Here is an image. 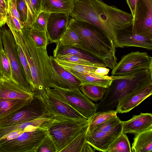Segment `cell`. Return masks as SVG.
I'll return each mask as SVG.
<instances>
[{
	"label": "cell",
	"instance_id": "obj_1",
	"mask_svg": "<svg viewBox=\"0 0 152 152\" xmlns=\"http://www.w3.org/2000/svg\"><path fill=\"white\" fill-rule=\"evenodd\" d=\"M69 16L98 26L113 41L116 31L132 23V15L102 0H75Z\"/></svg>",
	"mask_w": 152,
	"mask_h": 152
},
{
	"label": "cell",
	"instance_id": "obj_2",
	"mask_svg": "<svg viewBox=\"0 0 152 152\" xmlns=\"http://www.w3.org/2000/svg\"><path fill=\"white\" fill-rule=\"evenodd\" d=\"M68 27L80 37L81 49L102 61L112 70L117 64L116 47L113 41L102 29L87 22L70 17Z\"/></svg>",
	"mask_w": 152,
	"mask_h": 152
},
{
	"label": "cell",
	"instance_id": "obj_3",
	"mask_svg": "<svg viewBox=\"0 0 152 152\" xmlns=\"http://www.w3.org/2000/svg\"><path fill=\"white\" fill-rule=\"evenodd\" d=\"M30 29L25 26L21 32H12L29 64L35 92L51 88L52 72L47 49L37 45L30 35Z\"/></svg>",
	"mask_w": 152,
	"mask_h": 152
},
{
	"label": "cell",
	"instance_id": "obj_4",
	"mask_svg": "<svg viewBox=\"0 0 152 152\" xmlns=\"http://www.w3.org/2000/svg\"><path fill=\"white\" fill-rule=\"evenodd\" d=\"M113 79L103 99L98 104L99 111L113 110L124 96L152 84L149 68L127 75L111 76Z\"/></svg>",
	"mask_w": 152,
	"mask_h": 152
},
{
	"label": "cell",
	"instance_id": "obj_5",
	"mask_svg": "<svg viewBox=\"0 0 152 152\" xmlns=\"http://www.w3.org/2000/svg\"><path fill=\"white\" fill-rule=\"evenodd\" d=\"M88 125V119H72L54 115L40 127L47 129L57 152H61L77 136L87 132Z\"/></svg>",
	"mask_w": 152,
	"mask_h": 152
},
{
	"label": "cell",
	"instance_id": "obj_6",
	"mask_svg": "<svg viewBox=\"0 0 152 152\" xmlns=\"http://www.w3.org/2000/svg\"><path fill=\"white\" fill-rule=\"evenodd\" d=\"M0 38L5 52L10 62L12 79L25 89L33 92L22 66L15 38L9 28H1Z\"/></svg>",
	"mask_w": 152,
	"mask_h": 152
},
{
	"label": "cell",
	"instance_id": "obj_7",
	"mask_svg": "<svg viewBox=\"0 0 152 152\" xmlns=\"http://www.w3.org/2000/svg\"><path fill=\"white\" fill-rule=\"evenodd\" d=\"M48 134L47 129L40 127L25 132L10 140H0V152H37V149Z\"/></svg>",
	"mask_w": 152,
	"mask_h": 152
},
{
	"label": "cell",
	"instance_id": "obj_8",
	"mask_svg": "<svg viewBox=\"0 0 152 152\" xmlns=\"http://www.w3.org/2000/svg\"><path fill=\"white\" fill-rule=\"evenodd\" d=\"M53 115L50 112L41 95L35 92L31 103L13 115L0 119V127L21 124L40 118L51 117Z\"/></svg>",
	"mask_w": 152,
	"mask_h": 152
},
{
	"label": "cell",
	"instance_id": "obj_9",
	"mask_svg": "<svg viewBox=\"0 0 152 152\" xmlns=\"http://www.w3.org/2000/svg\"><path fill=\"white\" fill-rule=\"evenodd\" d=\"M53 88L63 100L79 113L88 119L96 112L98 104L86 97L79 89H65L52 85Z\"/></svg>",
	"mask_w": 152,
	"mask_h": 152
},
{
	"label": "cell",
	"instance_id": "obj_10",
	"mask_svg": "<svg viewBox=\"0 0 152 152\" xmlns=\"http://www.w3.org/2000/svg\"><path fill=\"white\" fill-rule=\"evenodd\" d=\"M133 32L152 40V0H138L132 22Z\"/></svg>",
	"mask_w": 152,
	"mask_h": 152
},
{
	"label": "cell",
	"instance_id": "obj_11",
	"mask_svg": "<svg viewBox=\"0 0 152 152\" xmlns=\"http://www.w3.org/2000/svg\"><path fill=\"white\" fill-rule=\"evenodd\" d=\"M42 96L50 113L74 119H87L68 104L52 88H48L36 91Z\"/></svg>",
	"mask_w": 152,
	"mask_h": 152
},
{
	"label": "cell",
	"instance_id": "obj_12",
	"mask_svg": "<svg viewBox=\"0 0 152 152\" xmlns=\"http://www.w3.org/2000/svg\"><path fill=\"white\" fill-rule=\"evenodd\" d=\"M150 58L146 52H132L124 56L112 69L111 76L124 75L149 68Z\"/></svg>",
	"mask_w": 152,
	"mask_h": 152
},
{
	"label": "cell",
	"instance_id": "obj_13",
	"mask_svg": "<svg viewBox=\"0 0 152 152\" xmlns=\"http://www.w3.org/2000/svg\"><path fill=\"white\" fill-rule=\"evenodd\" d=\"M113 42L116 48L137 47L152 50V40L134 33L132 23L117 30Z\"/></svg>",
	"mask_w": 152,
	"mask_h": 152
},
{
	"label": "cell",
	"instance_id": "obj_14",
	"mask_svg": "<svg viewBox=\"0 0 152 152\" xmlns=\"http://www.w3.org/2000/svg\"><path fill=\"white\" fill-rule=\"evenodd\" d=\"M50 58L52 72V86L65 89H79L81 86L80 80L60 65L53 57L50 56Z\"/></svg>",
	"mask_w": 152,
	"mask_h": 152
},
{
	"label": "cell",
	"instance_id": "obj_15",
	"mask_svg": "<svg viewBox=\"0 0 152 152\" xmlns=\"http://www.w3.org/2000/svg\"><path fill=\"white\" fill-rule=\"evenodd\" d=\"M122 121L115 128L108 132L94 131L87 136L86 141L95 150L107 152L110 145L122 132Z\"/></svg>",
	"mask_w": 152,
	"mask_h": 152
},
{
	"label": "cell",
	"instance_id": "obj_16",
	"mask_svg": "<svg viewBox=\"0 0 152 152\" xmlns=\"http://www.w3.org/2000/svg\"><path fill=\"white\" fill-rule=\"evenodd\" d=\"M70 16L64 14L51 13L48 20L46 34L51 43L59 42L68 27Z\"/></svg>",
	"mask_w": 152,
	"mask_h": 152
},
{
	"label": "cell",
	"instance_id": "obj_17",
	"mask_svg": "<svg viewBox=\"0 0 152 152\" xmlns=\"http://www.w3.org/2000/svg\"><path fill=\"white\" fill-rule=\"evenodd\" d=\"M34 93L25 89L12 78L0 76V98L30 99L33 98Z\"/></svg>",
	"mask_w": 152,
	"mask_h": 152
},
{
	"label": "cell",
	"instance_id": "obj_18",
	"mask_svg": "<svg viewBox=\"0 0 152 152\" xmlns=\"http://www.w3.org/2000/svg\"><path fill=\"white\" fill-rule=\"evenodd\" d=\"M152 94V84L143 87L122 98L116 110L117 113L129 112Z\"/></svg>",
	"mask_w": 152,
	"mask_h": 152
},
{
	"label": "cell",
	"instance_id": "obj_19",
	"mask_svg": "<svg viewBox=\"0 0 152 152\" xmlns=\"http://www.w3.org/2000/svg\"><path fill=\"white\" fill-rule=\"evenodd\" d=\"M122 132L136 135L152 128V114L141 113L135 115L130 119L122 121Z\"/></svg>",
	"mask_w": 152,
	"mask_h": 152
},
{
	"label": "cell",
	"instance_id": "obj_20",
	"mask_svg": "<svg viewBox=\"0 0 152 152\" xmlns=\"http://www.w3.org/2000/svg\"><path fill=\"white\" fill-rule=\"evenodd\" d=\"M71 55L81 57L99 67H107L102 61L81 49L72 45H64L59 42L56 43L53 51V57L55 59Z\"/></svg>",
	"mask_w": 152,
	"mask_h": 152
},
{
	"label": "cell",
	"instance_id": "obj_21",
	"mask_svg": "<svg viewBox=\"0 0 152 152\" xmlns=\"http://www.w3.org/2000/svg\"><path fill=\"white\" fill-rule=\"evenodd\" d=\"M33 99V98L28 99L0 98V119L14 114L24 107L31 103Z\"/></svg>",
	"mask_w": 152,
	"mask_h": 152
},
{
	"label": "cell",
	"instance_id": "obj_22",
	"mask_svg": "<svg viewBox=\"0 0 152 152\" xmlns=\"http://www.w3.org/2000/svg\"><path fill=\"white\" fill-rule=\"evenodd\" d=\"M75 1V0H42L41 12L69 15L73 10Z\"/></svg>",
	"mask_w": 152,
	"mask_h": 152
},
{
	"label": "cell",
	"instance_id": "obj_23",
	"mask_svg": "<svg viewBox=\"0 0 152 152\" xmlns=\"http://www.w3.org/2000/svg\"><path fill=\"white\" fill-rule=\"evenodd\" d=\"M51 117L40 118L21 124L0 127V139L13 131L19 130L24 132L34 130L39 127L43 123Z\"/></svg>",
	"mask_w": 152,
	"mask_h": 152
},
{
	"label": "cell",
	"instance_id": "obj_24",
	"mask_svg": "<svg viewBox=\"0 0 152 152\" xmlns=\"http://www.w3.org/2000/svg\"><path fill=\"white\" fill-rule=\"evenodd\" d=\"M78 79L81 85H88L99 86L107 88L110 85L113 79L108 75L101 76L97 75H90L73 72H69Z\"/></svg>",
	"mask_w": 152,
	"mask_h": 152
},
{
	"label": "cell",
	"instance_id": "obj_25",
	"mask_svg": "<svg viewBox=\"0 0 152 152\" xmlns=\"http://www.w3.org/2000/svg\"><path fill=\"white\" fill-rule=\"evenodd\" d=\"M131 149L133 152H152V128L135 135Z\"/></svg>",
	"mask_w": 152,
	"mask_h": 152
},
{
	"label": "cell",
	"instance_id": "obj_26",
	"mask_svg": "<svg viewBox=\"0 0 152 152\" xmlns=\"http://www.w3.org/2000/svg\"><path fill=\"white\" fill-rule=\"evenodd\" d=\"M17 8L26 26L31 28L36 19V14L31 0H16Z\"/></svg>",
	"mask_w": 152,
	"mask_h": 152
},
{
	"label": "cell",
	"instance_id": "obj_27",
	"mask_svg": "<svg viewBox=\"0 0 152 152\" xmlns=\"http://www.w3.org/2000/svg\"><path fill=\"white\" fill-rule=\"evenodd\" d=\"M87 132L77 136L61 152H91L93 148L86 141Z\"/></svg>",
	"mask_w": 152,
	"mask_h": 152
},
{
	"label": "cell",
	"instance_id": "obj_28",
	"mask_svg": "<svg viewBox=\"0 0 152 152\" xmlns=\"http://www.w3.org/2000/svg\"><path fill=\"white\" fill-rule=\"evenodd\" d=\"M116 110L96 112L88 119V127L87 132V136L91 135L95 129L107 120L117 116Z\"/></svg>",
	"mask_w": 152,
	"mask_h": 152
},
{
	"label": "cell",
	"instance_id": "obj_29",
	"mask_svg": "<svg viewBox=\"0 0 152 152\" xmlns=\"http://www.w3.org/2000/svg\"><path fill=\"white\" fill-rule=\"evenodd\" d=\"M79 89L86 97L95 102L101 100L107 91L103 87L88 85H81Z\"/></svg>",
	"mask_w": 152,
	"mask_h": 152
},
{
	"label": "cell",
	"instance_id": "obj_30",
	"mask_svg": "<svg viewBox=\"0 0 152 152\" xmlns=\"http://www.w3.org/2000/svg\"><path fill=\"white\" fill-rule=\"evenodd\" d=\"M55 59L60 65L69 72L90 75H97L96 74L95 72L98 67L74 64L59 59Z\"/></svg>",
	"mask_w": 152,
	"mask_h": 152
},
{
	"label": "cell",
	"instance_id": "obj_31",
	"mask_svg": "<svg viewBox=\"0 0 152 152\" xmlns=\"http://www.w3.org/2000/svg\"><path fill=\"white\" fill-rule=\"evenodd\" d=\"M132 152L129 142L126 133L122 132L110 145L107 152Z\"/></svg>",
	"mask_w": 152,
	"mask_h": 152
},
{
	"label": "cell",
	"instance_id": "obj_32",
	"mask_svg": "<svg viewBox=\"0 0 152 152\" xmlns=\"http://www.w3.org/2000/svg\"><path fill=\"white\" fill-rule=\"evenodd\" d=\"M0 76L12 78V71L9 59L4 49L1 39L0 38Z\"/></svg>",
	"mask_w": 152,
	"mask_h": 152
},
{
	"label": "cell",
	"instance_id": "obj_33",
	"mask_svg": "<svg viewBox=\"0 0 152 152\" xmlns=\"http://www.w3.org/2000/svg\"><path fill=\"white\" fill-rule=\"evenodd\" d=\"M59 42L65 45H71L76 47L82 44L80 36L71 28L68 26Z\"/></svg>",
	"mask_w": 152,
	"mask_h": 152
},
{
	"label": "cell",
	"instance_id": "obj_34",
	"mask_svg": "<svg viewBox=\"0 0 152 152\" xmlns=\"http://www.w3.org/2000/svg\"><path fill=\"white\" fill-rule=\"evenodd\" d=\"M17 44L18 51L20 62L27 79L30 86L32 91L33 92H35L33 79L29 64L21 47L17 43Z\"/></svg>",
	"mask_w": 152,
	"mask_h": 152
},
{
	"label": "cell",
	"instance_id": "obj_35",
	"mask_svg": "<svg viewBox=\"0 0 152 152\" xmlns=\"http://www.w3.org/2000/svg\"><path fill=\"white\" fill-rule=\"evenodd\" d=\"M30 34L32 39L38 47L43 49L47 48L49 40L46 32L41 31L31 28L30 29Z\"/></svg>",
	"mask_w": 152,
	"mask_h": 152
},
{
	"label": "cell",
	"instance_id": "obj_36",
	"mask_svg": "<svg viewBox=\"0 0 152 152\" xmlns=\"http://www.w3.org/2000/svg\"><path fill=\"white\" fill-rule=\"evenodd\" d=\"M51 13L41 12L34 22L32 28L36 30L46 32L48 21Z\"/></svg>",
	"mask_w": 152,
	"mask_h": 152
},
{
	"label": "cell",
	"instance_id": "obj_37",
	"mask_svg": "<svg viewBox=\"0 0 152 152\" xmlns=\"http://www.w3.org/2000/svg\"><path fill=\"white\" fill-rule=\"evenodd\" d=\"M122 121L119 118L116 116L107 120L100 125L94 131H110L115 128Z\"/></svg>",
	"mask_w": 152,
	"mask_h": 152
},
{
	"label": "cell",
	"instance_id": "obj_38",
	"mask_svg": "<svg viewBox=\"0 0 152 152\" xmlns=\"http://www.w3.org/2000/svg\"><path fill=\"white\" fill-rule=\"evenodd\" d=\"M6 23L12 32H21L23 28L25 26L12 15L8 9Z\"/></svg>",
	"mask_w": 152,
	"mask_h": 152
},
{
	"label": "cell",
	"instance_id": "obj_39",
	"mask_svg": "<svg viewBox=\"0 0 152 152\" xmlns=\"http://www.w3.org/2000/svg\"><path fill=\"white\" fill-rule=\"evenodd\" d=\"M37 152H57L55 143L48 134L38 147Z\"/></svg>",
	"mask_w": 152,
	"mask_h": 152
},
{
	"label": "cell",
	"instance_id": "obj_40",
	"mask_svg": "<svg viewBox=\"0 0 152 152\" xmlns=\"http://www.w3.org/2000/svg\"><path fill=\"white\" fill-rule=\"evenodd\" d=\"M62 61L78 64L99 67L92 62L81 57L71 55L68 56H62L57 59Z\"/></svg>",
	"mask_w": 152,
	"mask_h": 152
},
{
	"label": "cell",
	"instance_id": "obj_41",
	"mask_svg": "<svg viewBox=\"0 0 152 152\" xmlns=\"http://www.w3.org/2000/svg\"><path fill=\"white\" fill-rule=\"evenodd\" d=\"M8 5L6 0H0V27L6 23L8 15Z\"/></svg>",
	"mask_w": 152,
	"mask_h": 152
},
{
	"label": "cell",
	"instance_id": "obj_42",
	"mask_svg": "<svg viewBox=\"0 0 152 152\" xmlns=\"http://www.w3.org/2000/svg\"><path fill=\"white\" fill-rule=\"evenodd\" d=\"M36 14V19L41 12L42 0H31ZM36 20V19H35Z\"/></svg>",
	"mask_w": 152,
	"mask_h": 152
},
{
	"label": "cell",
	"instance_id": "obj_43",
	"mask_svg": "<svg viewBox=\"0 0 152 152\" xmlns=\"http://www.w3.org/2000/svg\"><path fill=\"white\" fill-rule=\"evenodd\" d=\"M109 72V69L104 67H98L96 69V74L101 76L108 75Z\"/></svg>",
	"mask_w": 152,
	"mask_h": 152
},
{
	"label": "cell",
	"instance_id": "obj_44",
	"mask_svg": "<svg viewBox=\"0 0 152 152\" xmlns=\"http://www.w3.org/2000/svg\"><path fill=\"white\" fill-rule=\"evenodd\" d=\"M131 12L133 18L134 15L136 6L138 0H126Z\"/></svg>",
	"mask_w": 152,
	"mask_h": 152
},
{
	"label": "cell",
	"instance_id": "obj_45",
	"mask_svg": "<svg viewBox=\"0 0 152 152\" xmlns=\"http://www.w3.org/2000/svg\"><path fill=\"white\" fill-rule=\"evenodd\" d=\"M150 60L149 66V69L152 81V57H150Z\"/></svg>",
	"mask_w": 152,
	"mask_h": 152
}]
</instances>
